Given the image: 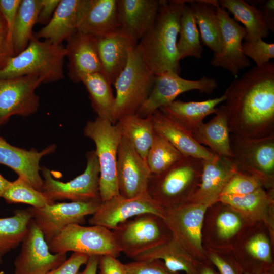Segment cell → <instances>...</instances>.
Instances as JSON below:
<instances>
[{
  "instance_id": "1",
  "label": "cell",
  "mask_w": 274,
  "mask_h": 274,
  "mask_svg": "<svg viewBox=\"0 0 274 274\" xmlns=\"http://www.w3.org/2000/svg\"><path fill=\"white\" fill-rule=\"evenodd\" d=\"M224 94L231 134L251 139L274 135V63L255 66L234 79Z\"/></svg>"
},
{
  "instance_id": "2",
  "label": "cell",
  "mask_w": 274,
  "mask_h": 274,
  "mask_svg": "<svg viewBox=\"0 0 274 274\" xmlns=\"http://www.w3.org/2000/svg\"><path fill=\"white\" fill-rule=\"evenodd\" d=\"M186 1L161 0L152 27L139 43L144 60L155 75L166 71L180 73L177 47L180 21Z\"/></svg>"
},
{
  "instance_id": "3",
  "label": "cell",
  "mask_w": 274,
  "mask_h": 274,
  "mask_svg": "<svg viewBox=\"0 0 274 274\" xmlns=\"http://www.w3.org/2000/svg\"><path fill=\"white\" fill-rule=\"evenodd\" d=\"M202 168L201 159L183 156L164 171L151 174L147 193L164 209L186 201L198 188Z\"/></svg>"
},
{
  "instance_id": "4",
  "label": "cell",
  "mask_w": 274,
  "mask_h": 274,
  "mask_svg": "<svg viewBox=\"0 0 274 274\" xmlns=\"http://www.w3.org/2000/svg\"><path fill=\"white\" fill-rule=\"evenodd\" d=\"M66 52L62 44L41 41L34 36L26 48L10 58L0 71V78L36 75L43 83L59 81L64 77V63Z\"/></svg>"
},
{
  "instance_id": "5",
  "label": "cell",
  "mask_w": 274,
  "mask_h": 274,
  "mask_svg": "<svg viewBox=\"0 0 274 274\" xmlns=\"http://www.w3.org/2000/svg\"><path fill=\"white\" fill-rule=\"evenodd\" d=\"M156 75L147 65L138 43L130 51L127 64L115 80L112 123L136 113L149 96Z\"/></svg>"
},
{
  "instance_id": "6",
  "label": "cell",
  "mask_w": 274,
  "mask_h": 274,
  "mask_svg": "<svg viewBox=\"0 0 274 274\" xmlns=\"http://www.w3.org/2000/svg\"><path fill=\"white\" fill-rule=\"evenodd\" d=\"M84 134L95 144V152L99 166V195L104 202L120 195L117 179V161L122 138L121 132L117 124L97 117L94 120L87 122Z\"/></svg>"
},
{
  "instance_id": "7",
  "label": "cell",
  "mask_w": 274,
  "mask_h": 274,
  "mask_svg": "<svg viewBox=\"0 0 274 274\" xmlns=\"http://www.w3.org/2000/svg\"><path fill=\"white\" fill-rule=\"evenodd\" d=\"M112 232L121 252L133 259L173 237L162 218L151 213L136 216Z\"/></svg>"
},
{
  "instance_id": "8",
  "label": "cell",
  "mask_w": 274,
  "mask_h": 274,
  "mask_svg": "<svg viewBox=\"0 0 274 274\" xmlns=\"http://www.w3.org/2000/svg\"><path fill=\"white\" fill-rule=\"evenodd\" d=\"M209 206L187 200L164 209L162 219L173 237L190 255L201 262L206 261L202 246L204 216Z\"/></svg>"
},
{
  "instance_id": "9",
  "label": "cell",
  "mask_w": 274,
  "mask_h": 274,
  "mask_svg": "<svg viewBox=\"0 0 274 274\" xmlns=\"http://www.w3.org/2000/svg\"><path fill=\"white\" fill-rule=\"evenodd\" d=\"M48 244L53 253L72 251L88 256L109 255L117 258L121 252L112 231L98 225L70 224Z\"/></svg>"
},
{
  "instance_id": "10",
  "label": "cell",
  "mask_w": 274,
  "mask_h": 274,
  "mask_svg": "<svg viewBox=\"0 0 274 274\" xmlns=\"http://www.w3.org/2000/svg\"><path fill=\"white\" fill-rule=\"evenodd\" d=\"M232 162L237 169L255 176L262 186L273 190L274 135L251 139L231 134Z\"/></svg>"
},
{
  "instance_id": "11",
  "label": "cell",
  "mask_w": 274,
  "mask_h": 274,
  "mask_svg": "<svg viewBox=\"0 0 274 274\" xmlns=\"http://www.w3.org/2000/svg\"><path fill=\"white\" fill-rule=\"evenodd\" d=\"M84 172L64 182L54 178L50 169L41 168L43 177L42 191L52 201H89L100 199L99 191V166L95 150L86 153ZM101 200V199H100Z\"/></svg>"
},
{
  "instance_id": "12",
  "label": "cell",
  "mask_w": 274,
  "mask_h": 274,
  "mask_svg": "<svg viewBox=\"0 0 274 274\" xmlns=\"http://www.w3.org/2000/svg\"><path fill=\"white\" fill-rule=\"evenodd\" d=\"M218 87L214 78L202 76L192 80L183 78L173 71H166L156 75L153 88L135 114L141 117L152 115L159 109L175 100L180 94L191 90L210 94Z\"/></svg>"
},
{
  "instance_id": "13",
  "label": "cell",
  "mask_w": 274,
  "mask_h": 274,
  "mask_svg": "<svg viewBox=\"0 0 274 274\" xmlns=\"http://www.w3.org/2000/svg\"><path fill=\"white\" fill-rule=\"evenodd\" d=\"M100 199L89 201L58 202L41 208L29 207L32 220L48 243L67 226L85 222V217L93 215L101 203Z\"/></svg>"
},
{
  "instance_id": "14",
  "label": "cell",
  "mask_w": 274,
  "mask_h": 274,
  "mask_svg": "<svg viewBox=\"0 0 274 274\" xmlns=\"http://www.w3.org/2000/svg\"><path fill=\"white\" fill-rule=\"evenodd\" d=\"M42 83L33 75L0 78V127L14 115L26 117L37 111L40 98L36 90Z\"/></svg>"
},
{
  "instance_id": "15",
  "label": "cell",
  "mask_w": 274,
  "mask_h": 274,
  "mask_svg": "<svg viewBox=\"0 0 274 274\" xmlns=\"http://www.w3.org/2000/svg\"><path fill=\"white\" fill-rule=\"evenodd\" d=\"M66 259V253L51 252L43 233L32 219L14 262V274H47Z\"/></svg>"
},
{
  "instance_id": "16",
  "label": "cell",
  "mask_w": 274,
  "mask_h": 274,
  "mask_svg": "<svg viewBox=\"0 0 274 274\" xmlns=\"http://www.w3.org/2000/svg\"><path fill=\"white\" fill-rule=\"evenodd\" d=\"M164 208L154 201L148 193L130 198L120 195L101 202L88 222L113 230L119 224L136 216L151 213L162 218Z\"/></svg>"
},
{
  "instance_id": "17",
  "label": "cell",
  "mask_w": 274,
  "mask_h": 274,
  "mask_svg": "<svg viewBox=\"0 0 274 274\" xmlns=\"http://www.w3.org/2000/svg\"><path fill=\"white\" fill-rule=\"evenodd\" d=\"M215 5L221 30L222 45L219 53L213 54L210 63L212 66L227 70L235 76L241 70L251 66L250 60L242 50L246 30L230 17L229 13L219 5L218 1L215 0Z\"/></svg>"
},
{
  "instance_id": "18",
  "label": "cell",
  "mask_w": 274,
  "mask_h": 274,
  "mask_svg": "<svg viewBox=\"0 0 274 274\" xmlns=\"http://www.w3.org/2000/svg\"><path fill=\"white\" fill-rule=\"evenodd\" d=\"M151 173L146 161L130 143L123 138L120 140L117 161V179L119 194L127 198L147 193Z\"/></svg>"
},
{
  "instance_id": "19",
  "label": "cell",
  "mask_w": 274,
  "mask_h": 274,
  "mask_svg": "<svg viewBox=\"0 0 274 274\" xmlns=\"http://www.w3.org/2000/svg\"><path fill=\"white\" fill-rule=\"evenodd\" d=\"M202 173L198 189L189 199L211 207L218 199L231 177L238 170L231 159L213 153L202 160Z\"/></svg>"
},
{
  "instance_id": "20",
  "label": "cell",
  "mask_w": 274,
  "mask_h": 274,
  "mask_svg": "<svg viewBox=\"0 0 274 274\" xmlns=\"http://www.w3.org/2000/svg\"><path fill=\"white\" fill-rule=\"evenodd\" d=\"M56 146L50 145L41 151L35 148L29 150L17 147L9 144L0 136V164L13 169L18 175L35 188L42 191L43 180L40 172L41 159L54 152Z\"/></svg>"
},
{
  "instance_id": "21",
  "label": "cell",
  "mask_w": 274,
  "mask_h": 274,
  "mask_svg": "<svg viewBox=\"0 0 274 274\" xmlns=\"http://www.w3.org/2000/svg\"><path fill=\"white\" fill-rule=\"evenodd\" d=\"M101 73L113 85L126 66L131 50L139 43L120 29L95 37Z\"/></svg>"
},
{
  "instance_id": "22",
  "label": "cell",
  "mask_w": 274,
  "mask_h": 274,
  "mask_svg": "<svg viewBox=\"0 0 274 274\" xmlns=\"http://www.w3.org/2000/svg\"><path fill=\"white\" fill-rule=\"evenodd\" d=\"M119 29L139 43L152 27L161 0H117Z\"/></svg>"
},
{
  "instance_id": "23",
  "label": "cell",
  "mask_w": 274,
  "mask_h": 274,
  "mask_svg": "<svg viewBox=\"0 0 274 274\" xmlns=\"http://www.w3.org/2000/svg\"><path fill=\"white\" fill-rule=\"evenodd\" d=\"M66 41L68 76L72 81L78 83L87 75L101 73L95 36L77 31Z\"/></svg>"
},
{
  "instance_id": "24",
  "label": "cell",
  "mask_w": 274,
  "mask_h": 274,
  "mask_svg": "<svg viewBox=\"0 0 274 274\" xmlns=\"http://www.w3.org/2000/svg\"><path fill=\"white\" fill-rule=\"evenodd\" d=\"M86 0H60L49 22L34 36L62 44L78 30Z\"/></svg>"
},
{
  "instance_id": "25",
  "label": "cell",
  "mask_w": 274,
  "mask_h": 274,
  "mask_svg": "<svg viewBox=\"0 0 274 274\" xmlns=\"http://www.w3.org/2000/svg\"><path fill=\"white\" fill-rule=\"evenodd\" d=\"M151 116L155 133L166 139L183 156L203 160L213 154L210 149L198 143L184 127L160 110Z\"/></svg>"
},
{
  "instance_id": "26",
  "label": "cell",
  "mask_w": 274,
  "mask_h": 274,
  "mask_svg": "<svg viewBox=\"0 0 274 274\" xmlns=\"http://www.w3.org/2000/svg\"><path fill=\"white\" fill-rule=\"evenodd\" d=\"M119 27L117 0H86L77 31L97 37Z\"/></svg>"
},
{
  "instance_id": "27",
  "label": "cell",
  "mask_w": 274,
  "mask_h": 274,
  "mask_svg": "<svg viewBox=\"0 0 274 274\" xmlns=\"http://www.w3.org/2000/svg\"><path fill=\"white\" fill-rule=\"evenodd\" d=\"M215 114L212 119L201 124L191 135L198 143L208 146L213 153L232 159L233 154L224 105L217 108Z\"/></svg>"
},
{
  "instance_id": "28",
  "label": "cell",
  "mask_w": 274,
  "mask_h": 274,
  "mask_svg": "<svg viewBox=\"0 0 274 274\" xmlns=\"http://www.w3.org/2000/svg\"><path fill=\"white\" fill-rule=\"evenodd\" d=\"M163 260L170 271L185 274H199L203 262H201L187 252L172 237L163 244L136 257L134 260Z\"/></svg>"
},
{
  "instance_id": "29",
  "label": "cell",
  "mask_w": 274,
  "mask_h": 274,
  "mask_svg": "<svg viewBox=\"0 0 274 274\" xmlns=\"http://www.w3.org/2000/svg\"><path fill=\"white\" fill-rule=\"evenodd\" d=\"M273 200V190L267 192L260 187L244 195H221L218 202L230 207L249 220L263 221L272 228L270 215Z\"/></svg>"
},
{
  "instance_id": "30",
  "label": "cell",
  "mask_w": 274,
  "mask_h": 274,
  "mask_svg": "<svg viewBox=\"0 0 274 274\" xmlns=\"http://www.w3.org/2000/svg\"><path fill=\"white\" fill-rule=\"evenodd\" d=\"M225 100L221 96L199 101L175 100L159 109L184 127L191 134L203 122L208 115L215 113L216 106Z\"/></svg>"
},
{
  "instance_id": "31",
  "label": "cell",
  "mask_w": 274,
  "mask_h": 274,
  "mask_svg": "<svg viewBox=\"0 0 274 274\" xmlns=\"http://www.w3.org/2000/svg\"><path fill=\"white\" fill-rule=\"evenodd\" d=\"M215 0L187 1L191 7L199 29L202 45L207 46L213 54L222 49V37Z\"/></svg>"
},
{
  "instance_id": "32",
  "label": "cell",
  "mask_w": 274,
  "mask_h": 274,
  "mask_svg": "<svg viewBox=\"0 0 274 274\" xmlns=\"http://www.w3.org/2000/svg\"><path fill=\"white\" fill-rule=\"evenodd\" d=\"M218 2L244 25L246 30L244 41L253 42L269 35L267 23L256 6L243 0H219Z\"/></svg>"
},
{
  "instance_id": "33",
  "label": "cell",
  "mask_w": 274,
  "mask_h": 274,
  "mask_svg": "<svg viewBox=\"0 0 274 274\" xmlns=\"http://www.w3.org/2000/svg\"><path fill=\"white\" fill-rule=\"evenodd\" d=\"M116 124L122 137L146 160L155 134L152 116L141 117L135 114L128 115L120 118Z\"/></svg>"
},
{
  "instance_id": "34",
  "label": "cell",
  "mask_w": 274,
  "mask_h": 274,
  "mask_svg": "<svg viewBox=\"0 0 274 274\" xmlns=\"http://www.w3.org/2000/svg\"><path fill=\"white\" fill-rule=\"evenodd\" d=\"M32 219L28 209L17 210L12 216L0 218V263L6 254L21 244Z\"/></svg>"
},
{
  "instance_id": "35",
  "label": "cell",
  "mask_w": 274,
  "mask_h": 274,
  "mask_svg": "<svg viewBox=\"0 0 274 274\" xmlns=\"http://www.w3.org/2000/svg\"><path fill=\"white\" fill-rule=\"evenodd\" d=\"M40 0H21L17 13L12 34L14 55L23 51L33 37L32 29L37 23Z\"/></svg>"
},
{
  "instance_id": "36",
  "label": "cell",
  "mask_w": 274,
  "mask_h": 274,
  "mask_svg": "<svg viewBox=\"0 0 274 274\" xmlns=\"http://www.w3.org/2000/svg\"><path fill=\"white\" fill-rule=\"evenodd\" d=\"M81 82L89 95L91 105L97 117L112 122V114L115 100L111 84L100 72L87 75Z\"/></svg>"
},
{
  "instance_id": "37",
  "label": "cell",
  "mask_w": 274,
  "mask_h": 274,
  "mask_svg": "<svg viewBox=\"0 0 274 274\" xmlns=\"http://www.w3.org/2000/svg\"><path fill=\"white\" fill-rule=\"evenodd\" d=\"M178 36L177 47L180 60L187 57L201 58L202 45L192 9L187 1L181 17Z\"/></svg>"
},
{
  "instance_id": "38",
  "label": "cell",
  "mask_w": 274,
  "mask_h": 274,
  "mask_svg": "<svg viewBox=\"0 0 274 274\" xmlns=\"http://www.w3.org/2000/svg\"><path fill=\"white\" fill-rule=\"evenodd\" d=\"M183 156L169 141L155 133L146 161L151 173L157 174L166 170Z\"/></svg>"
},
{
  "instance_id": "39",
  "label": "cell",
  "mask_w": 274,
  "mask_h": 274,
  "mask_svg": "<svg viewBox=\"0 0 274 274\" xmlns=\"http://www.w3.org/2000/svg\"><path fill=\"white\" fill-rule=\"evenodd\" d=\"M3 198L9 203H25L37 208L55 203L20 177L11 182Z\"/></svg>"
},
{
  "instance_id": "40",
  "label": "cell",
  "mask_w": 274,
  "mask_h": 274,
  "mask_svg": "<svg viewBox=\"0 0 274 274\" xmlns=\"http://www.w3.org/2000/svg\"><path fill=\"white\" fill-rule=\"evenodd\" d=\"M262 186L260 180L255 176L237 170L228 181L221 195H244Z\"/></svg>"
},
{
  "instance_id": "41",
  "label": "cell",
  "mask_w": 274,
  "mask_h": 274,
  "mask_svg": "<svg viewBox=\"0 0 274 274\" xmlns=\"http://www.w3.org/2000/svg\"><path fill=\"white\" fill-rule=\"evenodd\" d=\"M242 50L244 54L251 58L257 67L266 64L274 58V44L266 42L262 39L253 42L244 41Z\"/></svg>"
},
{
  "instance_id": "42",
  "label": "cell",
  "mask_w": 274,
  "mask_h": 274,
  "mask_svg": "<svg viewBox=\"0 0 274 274\" xmlns=\"http://www.w3.org/2000/svg\"><path fill=\"white\" fill-rule=\"evenodd\" d=\"M242 221L237 213L226 211L222 212L216 219V228L218 236L222 239H228L239 230Z\"/></svg>"
},
{
  "instance_id": "43",
  "label": "cell",
  "mask_w": 274,
  "mask_h": 274,
  "mask_svg": "<svg viewBox=\"0 0 274 274\" xmlns=\"http://www.w3.org/2000/svg\"><path fill=\"white\" fill-rule=\"evenodd\" d=\"M123 264L127 274H180L170 271L158 259L134 260Z\"/></svg>"
},
{
  "instance_id": "44",
  "label": "cell",
  "mask_w": 274,
  "mask_h": 274,
  "mask_svg": "<svg viewBox=\"0 0 274 274\" xmlns=\"http://www.w3.org/2000/svg\"><path fill=\"white\" fill-rule=\"evenodd\" d=\"M21 1L0 0V11L6 24L8 41L12 48L13 30Z\"/></svg>"
},
{
  "instance_id": "45",
  "label": "cell",
  "mask_w": 274,
  "mask_h": 274,
  "mask_svg": "<svg viewBox=\"0 0 274 274\" xmlns=\"http://www.w3.org/2000/svg\"><path fill=\"white\" fill-rule=\"evenodd\" d=\"M89 256L73 252L61 264L47 274H77L80 267L87 263Z\"/></svg>"
},
{
  "instance_id": "46",
  "label": "cell",
  "mask_w": 274,
  "mask_h": 274,
  "mask_svg": "<svg viewBox=\"0 0 274 274\" xmlns=\"http://www.w3.org/2000/svg\"><path fill=\"white\" fill-rule=\"evenodd\" d=\"M208 256L209 260L218 269L219 274H243L237 262L215 253H210Z\"/></svg>"
},
{
  "instance_id": "47",
  "label": "cell",
  "mask_w": 274,
  "mask_h": 274,
  "mask_svg": "<svg viewBox=\"0 0 274 274\" xmlns=\"http://www.w3.org/2000/svg\"><path fill=\"white\" fill-rule=\"evenodd\" d=\"M98 268L99 274H127L124 264L109 255L98 256Z\"/></svg>"
},
{
  "instance_id": "48",
  "label": "cell",
  "mask_w": 274,
  "mask_h": 274,
  "mask_svg": "<svg viewBox=\"0 0 274 274\" xmlns=\"http://www.w3.org/2000/svg\"><path fill=\"white\" fill-rule=\"evenodd\" d=\"M60 0H40L37 23L46 25L51 19Z\"/></svg>"
},
{
  "instance_id": "49",
  "label": "cell",
  "mask_w": 274,
  "mask_h": 274,
  "mask_svg": "<svg viewBox=\"0 0 274 274\" xmlns=\"http://www.w3.org/2000/svg\"><path fill=\"white\" fill-rule=\"evenodd\" d=\"M14 56L13 49L8 41L7 31L0 32V71L6 66Z\"/></svg>"
},
{
  "instance_id": "50",
  "label": "cell",
  "mask_w": 274,
  "mask_h": 274,
  "mask_svg": "<svg viewBox=\"0 0 274 274\" xmlns=\"http://www.w3.org/2000/svg\"><path fill=\"white\" fill-rule=\"evenodd\" d=\"M260 6L259 10L262 13L269 30H274V1L268 0L256 2Z\"/></svg>"
},
{
  "instance_id": "51",
  "label": "cell",
  "mask_w": 274,
  "mask_h": 274,
  "mask_svg": "<svg viewBox=\"0 0 274 274\" xmlns=\"http://www.w3.org/2000/svg\"><path fill=\"white\" fill-rule=\"evenodd\" d=\"M98 264V256H89L84 269L77 274H97Z\"/></svg>"
},
{
  "instance_id": "52",
  "label": "cell",
  "mask_w": 274,
  "mask_h": 274,
  "mask_svg": "<svg viewBox=\"0 0 274 274\" xmlns=\"http://www.w3.org/2000/svg\"><path fill=\"white\" fill-rule=\"evenodd\" d=\"M11 183V181L7 180L0 174V197H3L4 193L10 186Z\"/></svg>"
},
{
  "instance_id": "53",
  "label": "cell",
  "mask_w": 274,
  "mask_h": 274,
  "mask_svg": "<svg viewBox=\"0 0 274 274\" xmlns=\"http://www.w3.org/2000/svg\"><path fill=\"white\" fill-rule=\"evenodd\" d=\"M199 274H219L211 266L207 263L204 262L201 266Z\"/></svg>"
},
{
  "instance_id": "54",
  "label": "cell",
  "mask_w": 274,
  "mask_h": 274,
  "mask_svg": "<svg viewBox=\"0 0 274 274\" xmlns=\"http://www.w3.org/2000/svg\"><path fill=\"white\" fill-rule=\"evenodd\" d=\"M7 31V26L2 14L0 11V32Z\"/></svg>"
},
{
  "instance_id": "55",
  "label": "cell",
  "mask_w": 274,
  "mask_h": 274,
  "mask_svg": "<svg viewBox=\"0 0 274 274\" xmlns=\"http://www.w3.org/2000/svg\"><path fill=\"white\" fill-rule=\"evenodd\" d=\"M243 274H273V271H269L260 273H243Z\"/></svg>"
}]
</instances>
